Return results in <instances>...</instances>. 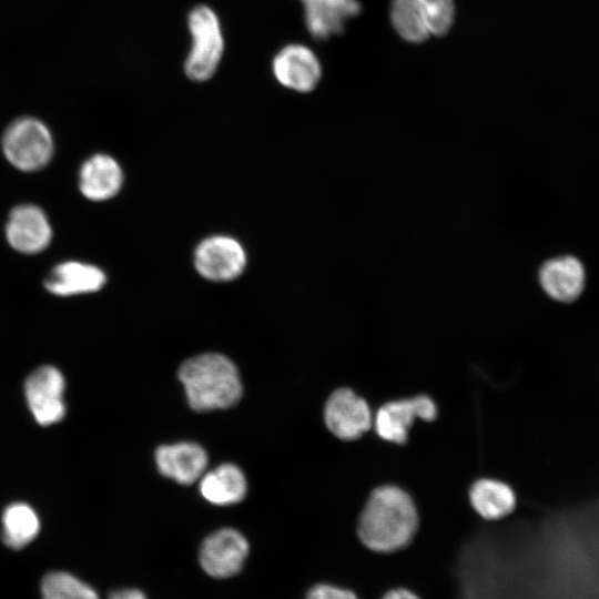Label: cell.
<instances>
[{
	"instance_id": "6da1fadb",
	"label": "cell",
	"mask_w": 599,
	"mask_h": 599,
	"mask_svg": "<svg viewBox=\"0 0 599 599\" xmlns=\"http://www.w3.org/2000/svg\"><path fill=\"white\" fill-rule=\"evenodd\" d=\"M418 527L416 507L403 489L383 486L369 496L358 520L361 541L370 550L393 552L406 547Z\"/></svg>"
},
{
	"instance_id": "7a4b0ae2",
	"label": "cell",
	"mask_w": 599,
	"mask_h": 599,
	"mask_svg": "<svg viewBox=\"0 0 599 599\" xmlns=\"http://www.w3.org/2000/svg\"><path fill=\"white\" fill-rule=\"evenodd\" d=\"M177 376L194 410L227 408L242 395L238 370L222 354L209 353L192 357L180 366Z\"/></svg>"
},
{
	"instance_id": "3957f363",
	"label": "cell",
	"mask_w": 599,
	"mask_h": 599,
	"mask_svg": "<svg viewBox=\"0 0 599 599\" xmlns=\"http://www.w3.org/2000/svg\"><path fill=\"white\" fill-rule=\"evenodd\" d=\"M454 0H392L390 22L407 42L445 35L453 26Z\"/></svg>"
},
{
	"instance_id": "277c9868",
	"label": "cell",
	"mask_w": 599,
	"mask_h": 599,
	"mask_svg": "<svg viewBox=\"0 0 599 599\" xmlns=\"http://www.w3.org/2000/svg\"><path fill=\"white\" fill-rule=\"evenodd\" d=\"M192 45L184 63L185 74L202 82L213 77L224 51V38L216 13L205 4L194 7L187 16Z\"/></svg>"
},
{
	"instance_id": "5b68a950",
	"label": "cell",
	"mask_w": 599,
	"mask_h": 599,
	"mask_svg": "<svg viewBox=\"0 0 599 599\" xmlns=\"http://www.w3.org/2000/svg\"><path fill=\"white\" fill-rule=\"evenodd\" d=\"M2 150L14 167L34 172L50 162L53 139L42 121L33 116H22L7 126L2 135Z\"/></svg>"
},
{
	"instance_id": "8992f818",
	"label": "cell",
	"mask_w": 599,
	"mask_h": 599,
	"mask_svg": "<svg viewBox=\"0 0 599 599\" xmlns=\"http://www.w3.org/2000/svg\"><path fill=\"white\" fill-rule=\"evenodd\" d=\"M64 384L62 373L50 365L37 368L27 377L26 399L38 424L49 426L64 417Z\"/></svg>"
},
{
	"instance_id": "52a82bcc",
	"label": "cell",
	"mask_w": 599,
	"mask_h": 599,
	"mask_svg": "<svg viewBox=\"0 0 599 599\" xmlns=\"http://www.w3.org/2000/svg\"><path fill=\"white\" fill-rule=\"evenodd\" d=\"M248 544L237 530L225 528L210 535L200 550L203 570L214 578H229L243 567Z\"/></svg>"
},
{
	"instance_id": "ba28073f",
	"label": "cell",
	"mask_w": 599,
	"mask_h": 599,
	"mask_svg": "<svg viewBox=\"0 0 599 599\" xmlns=\"http://www.w3.org/2000/svg\"><path fill=\"white\" fill-rule=\"evenodd\" d=\"M437 415L435 403L425 395L389 402L375 416V429L387 441L404 444L415 418L433 420Z\"/></svg>"
},
{
	"instance_id": "9c48e42d",
	"label": "cell",
	"mask_w": 599,
	"mask_h": 599,
	"mask_svg": "<svg viewBox=\"0 0 599 599\" xmlns=\"http://www.w3.org/2000/svg\"><path fill=\"white\" fill-rule=\"evenodd\" d=\"M272 71L283 87L302 93L314 90L322 77L318 58L300 43L283 47L273 59Z\"/></svg>"
},
{
	"instance_id": "30bf717a",
	"label": "cell",
	"mask_w": 599,
	"mask_h": 599,
	"mask_svg": "<svg viewBox=\"0 0 599 599\" xmlns=\"http://www.w3.org/2000/svg\"><path fill=\"white\" fill-rule=\"evenodd\" d=\"M324 419L335 436L343 440H354L370 428L372 412L364 398L348 388H342L328 398Z\"/></svg>"
},
{
	"instance_id": "8fae6325",
	"label": "cell",
	"mask_w": 599,
	"mask_h": 599,
	"mask_svg": "<svg viewBox=\"0 0 599 599\" xmlns=\"http://www.w3.org/2000/svg\"><path fill=\"white\" fill-rule=\"evenodd\" d=\"M246 255L238 242L227 236L204 240L195 252L199 273L211 281H231L243 272Z\"/></svg>"
},
{
	"instance_id": "7c38bea8",
	"label": "cell",
	"mask_w": 599,
	"mask_h": 599,
	"mask_svg": "<svg viewBox=\"0 0 599 599\" xmlns=\"http://www.w3.org/2000/svg\"><path fill=\"white\" fill-rule=\"evenodd\" d=\"M6 237L16 251L37 254L47 248L52 238V229L45 213L37 205L16 206L6 224Z\"/></svg>"
},
{
	"instance_id": "4fadbf2b",
	"label": "cell",
	"mask_w": 599,
	"mask_h": 599,
	"mask_svg": "<svg viewBox=\"0 0 599 599\" xmlns=\"http://www.w3.org/2000/svg\"><path fill=\"white\" fill-rule=\"evenodd\" d=\"M300 1L304 9L305 26L309 34L318 41L341 34L346 22L358 16L362 10L357 0Z\"/></svg>"
},
{
	"instance_id": "5bb4252c",
	"label": "cell",
	"mask_w": 599,
	"mask_h": 599,
	"mask_svg": "<svg viewBox=\"0 0 599 599\" xmlns=\"http://www.w3.org/2000/svg\"><path fill=\"white\" fill-rule=\"evenodd\" d=\"M155 463L162 475L189 485L203 476L207 455L195 443H177L160 446L155 451Z\"/></svg>"
},
{
	"instance_id": "9a60e30c",
	"label": "cell",
	"mask_w": 599,
	"mask_h": 599,
	"mask_svg": "<svg viewBox=\"0 0 599 599\" xmlns=\"http://www.w3.org/2000/svg\"><path fill=\"white\" fill-rule=\"evenodd\" d=\"M539 280L541 287L551 298L571 303L581 295L586 274L579 260L561 256L549 260L541 266Z\"/></svg>"
},
{
	"instance_id": "2e32d148",
	"label": "cell",
	"mask_w": 599,
	"mask_h": 599,
	"mask_svg": "<svg viewBox=\"0 0 599 599\" xmlns=\"http://www.w3.org/2000/svg\"><path fill=\"white\" fill-rule=\"evenodd\" d=\"M105 281V274L99 267L69 261L52 268L44 280V287L58 296H72L97 292Z\"/></svg>"
},
{
	"instance_id": "e0dca14e",
	"label": "cell",
	"mask_w": 599,
	"mask_h": 599,
	"mask_svg": "<svg viewBox=\"0 0 599 599\" xmlns=\"http://www.w3.org/2000/svg\"><path fill=\"white\" fill-rule=\"evenodd\" d=\"M122 181L118 162L106 154H95L82 164L79 187L87 199L104 201L119 192Z\"/></svg>"
},
{
	"instance_id": "ac0fdd59",
	"label": "cell",
	"mask_w": 599,
	"mask_h": 599,
	"mask_svg": "<svg viewBox=\"0 0 599 599\" xmlns=\"http://www.w3.org/2000/svg\"><path fill=\"white\" fill-rule=\"evenodd\" d=\"M246 479L242 470L233 464H222L204 474L200 483L202 496L215 505H231L241 501L246 494Z\"/></svg>"
},
{
	"instance_id": "d6986e66",
	"label": "cell",
	"mask_w": 599,
	"mask_h": 599,
	"mask_svg": "<svg viewBox=\"0 0 599 599\" xmlns=\"http://www.w3.org/2000/svg\"><path fill=\"white\" fill-rule=\"evenodd\" d=\"M470 502L485 519L497 520L511 514L516 495L510 486L495 479H480L470 489Z\"/></svg>"
},
{
	"instance_id": "ffe728a7",
	"label": "cell",
	"mask_w": 599,
	"mask_h": 599,
	"mask_svg": "<svg viewBox=\"0 0 599 599\" xmlns=\"http://www.w3.org/2000/svg\"><path fill=\"white\" fill-rule=\"evenodd\" d=\"M2 541L11 549L19 550L35 539L40 520L35 510L24 502L9 505L2 514Z\"/></svg>"
},
{
	"instance_id": "44dd1931",
	"label": "cell",
	"mask_w": 599,
	"mask_h": 599,
	"mask_svg": "<svg viewBox=\"0 0 599 599\" xmlns=\"http://www.w3.org/2000/svg\"><path fill=\"white\" fill-rule=\"evenodd\" d=\"M42 599H99L88 583L65 571L47 573L40 586Z\"/></svg>"
},
{
	"instance_id": "7402d4cb",
	"label": "cell",
	"mask_w": 599,
	"mask_h": 599,
	"mask_svg": "<svg viewBox=\"0 0 599 599\" xmlns=\"http://www.w3.org/2000/svg\"><path fill=\"white\" fill-rule=\"evenodd\" d=\"M306 599H357V597L347 589L332 585H317L309 590Z\"/></svg>"
},
{
	"instance_id": "603a6c76",
	"label": "cell",
	"mask_w": 599,
	"mask_h": 599,
	"mask_svg": "<svg viewBox=\"0 0 599 599\" xmlns=\"http://www.w3.org/2000/svg\"><path fill=\"white\" fill-rule=\"evenodd\" d=\"M109 599H146V597L138 589H121L111 593Z\"/></svg>"
},
{
	"instance_id": "cb8c5ba5",
	"label": "cell",
	"mask_w": 599,
	"mask_h": 599,
	"mask_svg": "<svg viewBox=\"0 0 599 599\" xmlns=\"http://www.w3.org/2000/svg\"><path fill=\"white\" fill-rule=\"evenodd\" d=\"M383 599H419V598L414 592L407 589L398 588V589H393L388 591L383 597Z\"/></svg>"
}]
</instances>
